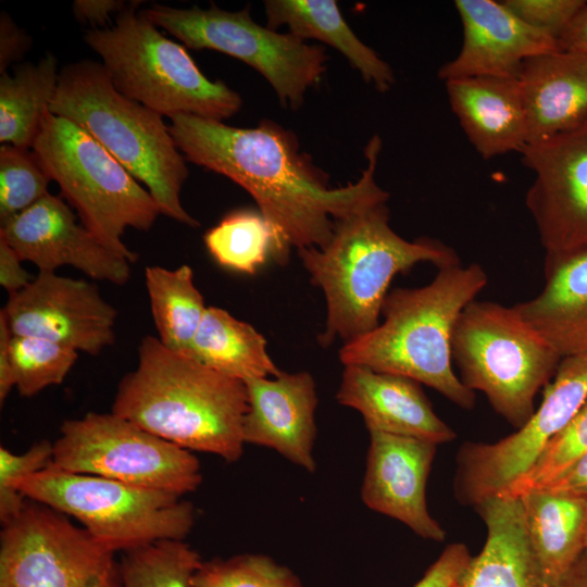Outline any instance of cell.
I'll return each mask as SVG.
<instances>
[{
  "label": "cell",
  "instance_id": "cell-1",
  "mask_svg": "<svg viewBox=\"0 0 587 587\" xmlns=\"http://www.w3.org/2000/svg\"><path fill=\"white\" fill-rule=\"evenodd\" d=\"M168 132L193 164L224 175L254 199L274 235L273 259L288 261L291 247L322 249L335 221L387 202L389 193L375 180L382 140L375 135L364 150L361 177L332 188L290 130L264 120L253 128L233 127L212 118L179 114Z\"/></svg>",
  "mask_w": 587,
  "mask_h": 587
},
{
  "label": "cell",
  "instance_id": "cell-2",
  "mask_svg": "<svg viewBox=\"0 0 587 587\" xmlns=\"http://www.w3.org/2000/svg\"><path fill=\"white\" fill-rule=\"evenodd\" d=\"M247 411L242 380L148 335L139 345L137 367L118 383L111 412L186 450L235 462L243 451Z\"/></svg>",
  "mask_w": 587,
  "mask_h": 587
},
{
  "label": "cell",
  "instance_id": "cell-3",
  "mask_svg": "<svg viewBox=\"0 0 587 587\" xmlns=\"http://www.w3.org/2000/svg\"><path fill=\"white\" fill-rule=\"evenodd\" d=\"M298 255L325 296L326 323L317 337L323 347L336 338L347 342L375 329L397 274L421 262L437 268L460 263L457 252L439 240L410 241L395 233L386 202L335 221L326 247L300 248Z\"/></svg>",
  "mask_w": 587,
  "mask_h": 587
},
{
  "label": "cell",
  "instance_id": "cell-4",
  "mask_svg": "<svg viewBox=\"0 0 587 587\" xmlns=\"http://www.w3.org/2000/svg\"><path fill=\"white\" fill-rule=\"evenodd\" d=\"M487 283L479 264L459 263L438 268L423 287L394 289L384 300L383 322L347 341L339 350L341 363L408 377L472 409L475 392L452 369L451 338L461 312Z\"/></svg>",
  "mask_w": 587,
  "mask_h": 587
},
{
  "label": "cell",
  "instance_id": "cell-5",
  "mask_svg": "<svg viewBox=\"0 0 587 587\" xmlns=\"http://www.w3.org/2000/svg\"><path fill=\"white\" fill-rule=\"evenodd\" d=\"M50 112L83 128L143 183L161 214L200 225L182 204L189 173L162 115L120 93L103 64L84 60L64 66Z\"/></svg>",
  "mask_w": 587,
  "mask_h": 587
},
{
  "label": "cell",
  "instance_id": "cell-6",
  "mask_svg": "<svg viewBox=\"0 0 587 587\" xmlns=\"http://www.w3.org/2000/svg\"><path fill=\"white\" fill-rule=\"evenodd\" d=\"M140 3H127L114 26L87 30L83 37L102 58L114 88L170 118L191 114L222 121L236 114L240 95L224 82L209 79L184 46L137 11Z\"/></svg>",
  "mask_w": 587,
  "mask_h": 587
},
{
  "label": "cell",
  "instance_id": "cell-7",
  "mask_svg": "<svg viewBox=\"0 0 587 587\" xmlns=\"http://www.w3.org/2000/svg\"><path fill=\"white\" fill-rule=\"evenodd\" d=\"M80 223L129 263L138 255L122 240L127 228L148 232L161 214L150 192L96 139L50 113L33 146Z\"/></svg>",
  "mask_w": 587,
  "mask_h": 587
},
{
  "label": "cell",
  "instance_id": "cell-8",
  "mask_svg": "<svg viewBox=\"0 0 587 587\" xmlns=\"http://www.w3.org/2000/svg\"><path fill=\"white\" fill-rule=\"evenodd\" d=\"M451 354L461 382L483 392L517 429L534 414L537 392L550 383L562 360L514 307L477 299L458 317Z\"/></svg>",
  "mask_w": 587,
  "mask_h": 587
},
{
  "label": "cell",
  "instance_id": "cell-9",
  "mask_svg": "<svg viewBox=\"0 0 587 587\" xmlns=\"http://www.w3.org/2000/svg\"><path fill=\"white\" fill-rule=\"evenodd\" d=\"M14 487L27 500L76 519L114 552L184 540L195 523L193 505L180 496L51 465L20 479Z\"/></svg>",
  "mask_w": 587,
  "mask_h": 587
},
{
  "label": "cell",
  "instance_id": "cell-10",
  "mask_svg": "<svg viewBox=\"0 0 587 587\" xmlns=\"http://www.w3.org/2000/svg\"><path fill=\"white\" fill-rule=\"evenodd\" d=\"M141 12L187 48L220 51L250 65L271 84L285 108H300L307 90L326 71L323 48L308 45L290 33L280 34L259 25L249 7L230 12L215 3L209 9L154 3Z\"/></svg>",
  "mask_w": 587,
  "mask_h": 587
},
{
  "label": "cell",
  "instance_id": "cell-11",
  "mask_svg": "<svg viewBox=\"0 0 587 587\" xmlns=\"http://www.w3.org/2000/svg\"><path fill=\"white\" fill-rule=\"evenodd\" d=\"M51 466L184 496L202 482L196 455L114 413L65 421Z\"/></svg>",
  "mask_w": 587,
  "mask_h": 587
},
{
  "label": "cell",
  "instance_id": "cell-12",
  "mask_svg": "<svg viewBox=\"0 0 587 587\" xmlns=\"http://www.w3.org/2000/svg\"><path fill=\"white\" fill-rule=\"evenodd\" d=\"M0 587H122L121 564L65 514L27 500L2 524Z\"/></svg>",
  "mask_w": 587,
  "mask_h": 587
},
{
  "label": "cell",
  "instance_id": "cell-13",
  "mask_svg": "<svg viewBox=\"0 0 587 587\" xmlns=\"http://www.w3.org/2000/svg\"><path fill=\"white\" fill-rule=\"evenodd\" d=\"M587 400V354L563 358L541 403L515 433L492 444L467 441L457 455L454 494L476 507L498 497L527 472L547 444Z\"/></svg>",
  "mask_w": 587,
  "mask_h": 587
},
{
  "label": "cell",
  "instance_id": "cell-14",
  "mask_svg": "<svg viewBox=\"0 0 587 587\" xmlns=\"http://www.w3.org/2000/svg\"><path fill=\"white\" fill-rule=\"evenodd\" d=\"M520 153L534 173L525 204L545 257L587 249V118L573 129L526 145Z\"/></svg>",
  "mask_w": 587,
  "mask_h": 587
},
{
  "label": "cell",
  "instance_id": "cell-15",
  "mask_svg": "<svg viewBox=\"0 0 587 587\" xmlns=\"http://www.w3.org/2000/svg\"><path fill=\"white\" fill-rule=\"evenodd\" d=\"M13 336L47 339L98 355L114 344L116 309L88 280L38 272L3 309Z\"/></svg>",
  "mask_w": 587,
  "mask_h": 587
},
{
  "label": "cell",
  "instance_id": "cell-16",
  "mask_svg": "<svg viewBox=\"0 0 587 587\" xmlns=\"http://www.w3.org/2000/svg\"><path fill=\"white\" fill-rule=\"evenodd\" d=\"M0 238L39 272L72 266L93 279L114 285H125L130 277V263L77 223L71 207L50 192L0 224Z\"/></svg>",
  "mask_w": 587,
  "mask_h": 587
},
{
  "label": "cell",
  "instance_id": "cell-17",
  "mask_svg": "<svg viewBox=\"0 0 587 587\" xmlns=\"http://www.w3.org/2000/svg\"><path fill=\"white\" fill-rule=\"evenodd\" d=\"M361 498L370 509L396 519L424 539L442 541L445 529L429 514L426 483L437 445L370 430Z\"/></svg>",
  "mask_w": 587,
  "mask_h": 587
},
{
  "label": "cell",
  "instance_id": "cell-18",
  "mask_svg": "<svg viewBox=\"0 0 587 587\" xmlns=\"http://www.w3.org/2000/svg\"><path fill=\"white\" fill-rule=\"evenodd\" d=\"M487 535L472 557L462 587H587V552L562 576L540 564L528 537L520 497H494L475 507Z\"/></svg>",
  "mask_w": 587,
  "mask_h": 587
},
{
  "label": "cell",
  "instance_id": "cell-19",
  "mask_svg": "<svg viewBox=\"0 0 587 587\" xmlns=\"http://www.w3.org/2000/svg\"><path fill=\"white\" fill-rule=\"evenodd\" d=\"M454 7L463 42L458 55L438 71L445 82L474 76L517 78L526 59L560 50L557 38L527 25L502 2L457 0Z\"/></svg>",
  "mask_w": 587,
  "mask_h": 587
},
{
  "label": "cell",
  "instance_id": "cell-20",
  "mask_svg": "<svg viewBox=\"0 0 587 587\" xmlns=\"http://www.w3.org/2000/svg\"><path fill=\"white\" fill-rule=\"evenodd\" d=\"M243 383L248 395L242 427L245 444L272 448L292 463L314 472L312 451L317 397L312 375L280 372L274 377Z\"/></svg>",
  "mask_w": 587,
  "mask_h": 587
},
{
  "label": "cell",
  "instance_id": "cell-21",
  "mask_svg": "<svg viewBox=\"0 0 587 587\" xmlns=\"http://www.w3.org/2000/svg\"><path fill=\"white\" fill-rule=\"evenodd\" d=\"M361 413L370 430L413 437L436 445L452 441L454 430L434 412L420 383L408 377L346 365L336 395Z\"/></svg>",
  "mask_w": 587,
  "mask_h": 587
},
{
  "label": "cell",
  "instance_id": "cell-22",
  "mask_svg": "<svg viewBox=\"0 0 587 587\" xmlns=\"http://www.w3.org/2000/svg\"><path fill=\"white\" fill-rule=\"evenodd\" d=\"M527 145L551 138L587 118V57L557 50L526 59L517 76Z\"/></svg>",
  "mask_w": 587,
  "mask_h": 587
},
{
  "label": "cell",
  "instance_id": "cell-23",
  "mask_svg": "<svg viewBox=\"0 0 587 587\" xmlns=\"http://www.w3.org/2000/svg\"><path fill=\"white\" fill-rule=\"evenodd\" d=\"M452 112L483 159L527 145L525 109L517 78L474 76L446 80Z\"/></svg>",
  "mask_w": 587,
  "mask_h": 587
},
{
  "label": "cell",
  "instance_id": "cell-24",
  "mask_svg": "<svg viewBox=\"0 0 587 587\" xmlns=\"http://www.w3.org/2000/svg\"><path fill=\"white\" fill-rule=\"evenodd\" d=\"M544 265L541 291L513 307L562 359L587 354V249L545 257Z\"/></svg>",
  "mask_w": 587,
  "mask_h": 587
},
{
  "label": "cell",
  "instance_id": "cell-25",
  "mask_svg": "<svg viewBox=\"0 0 587 587\" xmlns=\"http://www.w3.org/2000/svg\"><path fill=\"white\" fill-rule=\"evenodd\" d=\"M267 27L286 25L289 33L304 40L323 41L338 50L366 83L380 92L395 84L387 62L363 43L349 27L334 0H267L264 2Z\"/></svg>",
  "mask_w": 587,
  "mask_h": 587
},
{
  "label": "cell",
  "instance_id": "cell-26",
  "mask_svg": "<svg viewBox=\"0 0 587 587\" xmlns=\"http://www.w3.org/2000/svg\"><path fill=\"white\" fill-rule=\"evenodd\" d=\"M532 547L542 567L562 576L585 552L587 498L530 490L520 497Z\"/></svg>",
  "mask_w": 587,
  "mask_h": 587
},
{
  "label": "cell",
  "instance_id": "cell-27",
  "mask_svg": "<svg viewBox=\"0 0 587 587\" xmlns=\"http://www.w3.org/2000/svg\"><path fill=\"white\" fill-rule=\"evenodd\" d=\"M187 357L242 382L280 373L266 351L263 335L216 307L207 308Z\"/></svg>",
  "mask_w": 587,
  "mask_h": 587
},
{
  "label": "cell",
  "instance_id": "cell-28",
  "mask_svg": "<svg viewBox=\"0 0 587 587\" xmlns=\"http://www.w3.org/2000/svg\"><path fill=\"white\" fill-rule=\"evenodd\" d=\"M58 59L46 53L37 63L14 67V75L0 74V141L33 148L46 117L58 82Z\"/></svg>",
  "mask_w": 587,
  "mask_h": 587
},
{
  "label": "cell",
  "instance_id": "cell-29",
  "mask_svg": "<svg viewBox=\"0 0 587 587\" xmlns=\"http://www.w3.org/2000/svg\"><path fill=\"white\" fill-rule=\"evenodd\" d=\"M145 286L159 340L167 349L187 355L207 310L191 267L147 266Z\"/></svg>",
  "mask_w": 587,
  "mask_h": 587
},
{
  "label": "cell",
  "instance_id": "cell-30",
  "mask_svg": "<svg viewBox=\"0 0 587 587\" xmlns=\"http://www.w3.org/2000/svg\"><path fill=\"white\" fill-rule=\"evenodd\" d=\"M203 241L220 265L245 274H254L274 255L273 232L252 210L228 213L204 234Z\"/></svg>",
  "mask_w": 587,
  "mask_h": 587
},
{
  "label": "cell",
  "instance_id": "cell-31",
  "mask_svg": "<svg viewBox=\"0 0 587 587\" xmlns=\"http://www.w3.org/2000/svg\"><path fill=\"white\" fill-rule=\"evenodd\" d=\"M122 587H191V577L202 562L184 540H162L123 552Z\"/></svg>",
  "mask_w": 587,
  "mask_h": 587
},
{
  "label": "cell",
  "instance_id": "cell-32",
  "mask_svg": "<svg viewBox=\"0 0 587 587\" xmlns=\"http://www.w3.org/2000/svg\"><path fill=\"white\" fill-rule=\"evenodd\" d=\"M10 351L15 388L25 398L61 384L78 359L70 347L28 336H13Z\"/></svg>",
  "mask_w": 587,
  "mask_h": 587
},
{
  "label": "cell",
  "instance_id": "cell-33",
  "mask_svg": "<svg viewBox=\"0 0 587 587\" xmlns=\"http://www.w3.org/2000/svg\"><path fill=\"white\" fill-rule=\"evenodd\" d=\"M51 182L33 148L0 147V224L49 193Z\"/></svg>",
  "mask_w": 587,
  "mask_h": 587
},
{
  "label": "cell",
  "instance_id": "cell-34",
  "mask_svg": "<svg viewBox=\"0 0 587 587\" xmlns=\"http://www.w3.org/2000/svg\"><path fill=\"white\" fill-rule=\"evenodd\" d=\"M190 584L191 587H302L290 569L263 554L202 561Z\"/></svg>",
  "mask_w": 587,
  "mask_h": 587
},
{
  "label": "cell",
  "instance_id": "cell-35",
  "mask_svg": "<svg viewBox=\"0 0 587 587\" xmlns=\"http://www.w3.org/2000/svg\"><path fill=\"white\" fill-rule=\"evenodd\" d=\"M587 453V400L547 444L530 469L498 497H521L540 489Z\"/></svg>",
  "mask_w": 587,
  "mask_h": 587
},
{
  "label": "cell",
  "instance_id": "cell-36",
  "mask_svg": "<svg viewBox=\"0 0 587 587\" xmlns=\"http://www.w3.org/2000/svg\"><path fill=\"white\" fill-rule=\"evenodd\" d=\"M53 458V442H35L22 454L0 448V521L5 524L16 516L27 499L15 489L20 479L50 466Z\"/></svg>",
  "mask_w": 587,
  "mask_h": 587
},
{
  "label": "cell",
  "instance_id": "cell-37",
  "mask_svg": "<svg viewBox=\"0 0 587 587\" xmlns=\"http://www.w3.org/2000/svg\"><path fill=\"white\" fill-rule=\"evenodd\" d=\"M585 0H505L502 3L527 25L559 39Z\"/></svg>",
  "mask_w": 587,
  "mask_h": 587
},
{
  "label": "cell",
  "instance_id": "cell-38",
  "mask_svg": "<svg viewBox=\"0 0 587 587\" xmlns=\"http://www.w3.org/2000/svg\"><path fill=\"white\" fill-rule=\"evenodd\" d=\"M471 560L464 544L448 545L413 587H462Z\"/></svg>",
  "mask_w": 587,
  "mask_h": 587
},
{
  "label": "cell",
  "instance_id": "cell-39",
  "mask_svg": "<svg viewBox=\"0 0 587 587\" xmlns=\"http://www.w3.org/2000/svg\"><path fill=\"white\" fill-rule=\"evenodd\" d=\"M32 47V38L21 29L11 16L0 14V74L7 67L20 61Z\"/></svg>",
  "mask_w": 587,
  "mask_h": 587
},
{
  "label": "cell",
  "instance_id": "cell-40",
  "mask_svg": "<svg viewBox=\"0 0 587 587\" xmlns=\"http://www.w3.org/2000/svg\"><path fill=\"white\" fill-rule=\"evenodd\" d=\"M22 262L13 248L0 238V285L9 296L24 289L34 279Z\"/></svg>",
  "mask_w": 587,
  "mask_h": 587
},
{
  "label": "cell",
  "instance_id": "cell-41",
  "mask_svg": "<svg viewBox=\"0 0 587 587\" xmlns=\"http://www.w3.org/2000/svg\"><path fill=\"white\" fill-rule=\"evenodd\" d=\"M126 5L127 2L122 0H75L72 12L76 21L97 29L110 22L111 16L117 15Z\"/></svg>",
  "mask_w": 587,
  "mask_h": 587
},
{
  "label": "cell",
  "instance_id": "cell-42",
  "mask_svg": "<svg viewBox=\"0 0 587 587\" xmlns=\"http://www.w3.org/2000/svg\"><path fill=\"white\" fill-rule=\"evenodd\" d=\"M540 489L587 498V453Z\"/></svg>",
  "mask_w": 587,
  "mask_h": 587
},
{
  "label": "cell",
  "instance_id": "cell-43",
  "mask_svg": "<svg viewBox=\"0 0 587 587\" xmlns=\"http://www.w3.org/2000/svg\"><path fill=\"white\" fill-rule=\"evenodd\" d=\"M12 333L2 311H0V403L7 400L12 388L15 387L11 362L10 345Z\"/></svg>",
  "mask_w": 587,
  "mask_h": 587
},
{
  "label": "cell",
  "instance_id": "cell-44",
  "mask_svg": "<svg viewBox=\"0 0 587 587\" xmlns=\"http://www.w3.org/2000/svg\"><path fill=\"white\" fill-rule=\"evenodd\" d=\"M558 42L560 50L587 57V2L560 35Z\"/></svg>",
  "mask_w": 587,
  "mask_h": 587
},
{
  "label": "cell",
  "instance_id": "cell-45",
  "mask_svg": "<svg viewBox=\"0 0 587 587\" xmlns=\"http://www.w3.org/2000/svg\"><path fill=\"white\" fill-rule=\"evenodd\" d=\"M585 550L587 552V532H586V538H585Z\"/></svg>",
  "mask_w": 587,
  "mask_h": 587
}]
</instances>
